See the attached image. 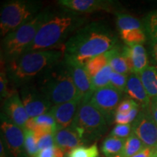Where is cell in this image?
<instances>
[{"mask_svg": "<svg viewBox=\"0 0 157 157\" xmlns=\"http://www.w3.org/2000/svg\"><path fill=\"white\" fill-rule=\"evenodd\" d=\"M132 133V124H117L110 132V135L121 139H127Z\"/></svg>", "mask_w": 157, "mask_h": 157, "instance_id": "35", "label": "cell"}, {"mask_svg": "<svg viewBox=\"0 0 157 157\" xmlns=\"http://www.w3.org/2000/svg\"><path fill=\"white\" fill-rule=\"evenodd\" d=\"M36 127H42V128L50 129L54 133L58 131L56 120L49 111L36 117L30 118L25 124V128L30 129L33 132Z\"/></svg>", "mask_w": 157, "mask_h": 157, "instance_id": "21", "label": "cell"}, {"mask_svg": "<svg viewBox=\"0 0 157 157\" xmlns=\"http://www.w3.org/2000/svg\"><path fill=\"white\" fill-rule=\"evenodd\" d=\"M54 137L56 146L62 149L65 153H68L85 143L79 133L72 127L57 131Z\"/></svg>", "mask_w": 157, "mask_h": 157, "instance_id": "18", "label": "cell"}, {"mask_svg": "<svg viewBox=\"0 0 157 157\" xmlns=\"http://www.w3.org/2000/svg\"><path fill=\"white\" fill-rule=\"evenodd\" d=\"M125 93L139 104L140 109L150 108L151 98L143 87L138 74L132 73L128 76Z\"/></svg>", "mask_w": 157, "mask_h": 157, "instance_id": "17", "label": "cell"}, {"mask_svg": "<svg viewBox=\"0 0 157 157\" xmlns=\"http://www.w3.org/2000/svg\"><path fill=\"white\" fill-rule=\"evenodd\" d=\"M65 152L58 146H53L40 151L36 157H64Z\"/></svg>", "mask_w": 157, "mask_h": 157, "instance_id": "37", "label": "cell"}, {"mask_svg": "<svg viewBox=\"0 0 157 157\" xmlns=\"http://www.w3.org/2000/svg\"><path fill=\"white\" fill-rule=\"evenodd\" d=\"M135 107H140L139 104L133 101L132 99H127L121 101L119 106L117 107V113H121V114H127L130 112Z\"/></svg>", "mask_w": 157, "mask_h": 157, "instance_id": "36", "label": "cell"}, {"mask_svg": "<svg viewBox=\"0 0 157 157\" xmlns=\"http://www.w3.org/2000/svg\"><path fill=\"white\" fill-rule=\"evenodd\" d=\"M149 98L157 96V67L148 66L138 74Z\"/></svg>", "mask_w": 157, "mask_h": 157, "instance_id": "20", "label": "cell"}, {"mask_svg": "<svg viewBox=\"0 0 157 157\" xmlns=\"http://www.w3.org/2000/svg\"><path fill=\"white\" fill-rule=\"evenodd\" d=\"M37 87L52 105L82 98L63 60L45 71Z\"/></svg>", "mask_w": 157, "mask_h": 157, "instance_id": "4", "label": "cell"}, {"mask_svg": "<svg viewBox=\"0 0 157 157\" xmlns=\"http://www.w3.org/2000/svg\"><path fill=\"white\" fill-rule=\"evenodd\" d=\"M112 71H113L109 64L91 78L92 87L94 92L110 86V76Z\"/></svg>", "mask_w": 157, "mask_h": 157, "instance_id": "27", "label": "cell"}, {"mask_svg": "<svg viewBox=\"0 0 157 157\" xmlns=\"http://www.w3.org/2000/svg\"><path fill=\"white\" fill-rule=\"evenodd\" d=\"M0 156L1 157H7L5 154V148H4V146H3V143H2V141L1 140V143H0Z\"/></svg>", "mask_w": 157, "mask_h": 157, "instance_id": "41", "label": "cell"}, {"mask_svg": "<svg viewBox=\"0 0 157 157\" xmlns=\"http://www.w3.org/2000/svg\"><path fill=\"white\" fill-rule=\"evenodd\" d=\"M132 132L144 143L146 147L156 148L157 124L150 108L140 109L132 124Z\"/></svg>", "mask_w": 157, "mask_h": 157, "instance_id": "9", "label": "cell"}, {"mask_svg": "<svg viewBox=\"0 0 157 157\" xmlns=\"http://www.w3.org/2000/svg\"><path fill=\"white\" fill-rule=\"evenodd\" d=\"M41 3L15 0L4 4L0 14V34L5 37L39 14Z\"/></svg>", "mask_w": 157, "mask_h": 157, "instance_id": "6", "label": "cell"}, {"mask_svg": "<svg viewBox=\"0 0 157 157\" xmlns=\"http://www.w3.org/2000/svg\"><path fill=\"white\" fill-rule=\"evenodd\" d=\"M110 60V50L105 53L90 59L84 64V67L89 74L90 78L93 77L96 74L103 68L105 66L109 65Z\"/></svg>", "mask_w": 157, "mask_h": 157, "instance_id": "23", "label": "cell"}, {"mask_svg": "<svg viewBox=\"0 0 157 157\" xmlns=\"http://www.w3.org/2000/svg\"><path fill=\"white\" fill-rule=\"evenodd\" d=\"M121 98L122 92L109 86L94 92L90 101L110 124L114 121L117 107L121 103Z\"/></svg>", "mask_w": 157, "mask_h": 157, "instance_id": "8", "label": "cell"}, {"mask_svg": "<svg viewBox=\"0 0 157 157\" xmlns=\"http://www.w3.org/2000/svg\"><path fill=\"white\" fill-rule=\"evenodd\" d=\"M150 53L153 63L156 64L157 66V40L151 41V42Z\"/></svg>", "mask_w": 157, "mask_h": 157, "instance_id": "39", "label": "cell"}, {"mask_svg": "<svg viewBox=\"0 0 157 157\" xmlns=\"http://www.w3.org/2000/svg\"><path fill=\"white\" fill-rule=\"evenodd\" d=\"M156 149H157V147H156Z\"/></svg>", "mask_w": 157, "mask_h": 157, "instance_id": "42", "label": "cell"}, {"mask_svg": "<svg viewBox=\"0 0 157 157\" xmlns=\"http://www.w3.org/2000/svg\"><path fill=\"white\" fill-rule=\"evenodd\" d=\"M20 95L29 118L36 117L48 112L52 106L37 86H23Z\"/></svg>", "mask_w": 157, "mask_h": 157, "instance_id": "10", "label": "cell"}, {"mask_svg": "<svg viewBox=\"0 0 157 157\" xmlns=\"http://www.w3.org/2000/svg\"><path fill=\"white\" fill-rule=\"evenodd\" d=\"M82 101V98H78L67 103L52 105L49 112L56 120L58 131L71 125Z\"/></svg>", "mask_w": 157, "mask_h": 157, "instance_id": "15", "label": "cell"}, {"mask_svg": "<svg viewBox=\"0 0 157 157\" xmlns=\"http://www.w3.org/2000/svg\"><path fill=\"white\" fill-rule=\"evenodd\" d=\"M14 92V90H10L9 89V80L7 76V74H6L5 68L2 65L1 74H0V95H1V99L2 100L3 98V100L5 101Z\"/></svg>", "mask_w": 157, "mask_h": 157, "instance_id": "33", "label": "cell"}, {"mask_svg": "<svg viewBox=\"0 0 157 157\" xmlns=\"http://www.w3.org/2000/svg\"><path fill=\"white\" fill-rule=\"evenodd\" d=\"M3 111L12 122L22 129L25 128L26 122L30 118L17 91H15L4 101Z\"/></svg>", "mask_w": 157, "mask_h": 157, "instance_id": "14", "label": "cell"}, {"mask_svg": "<svg viewBox=\"0 0 157 157\" xmlns=\"http://www.w3.org/2000/svg\"><path fill=\"white\" fill-rule=\"evenodd\" d=\"M54 135L55 134H52V133L35 135L37 146H38L39 151L42 150H44V149L51 148V147L56 146Z\"/></svg>", "mask_w": 157, "mask_h": 157, "instance_id": "32", "label": "cell"}, {"mask_svg": "<svg viewBox=\"0 0 157 157\" xmlns=\"http://www.w3.org/2000/svg\"><path fill=\"white\" fill-rule=\"evenodd\" d=\"M90 100H82L70 126L79 133L85 143L103 135L109 124L104 116L90 103Z\"/></svg>", "mask_w": 157, "mask_h": 157, "instance_id": "7", "label": "cell"}, {"mask_svg": "<svg viewBox=\"0 0 157 157\" xmlns=\"http://www.w3.org/2000/svg\"><path fill=\"white\" fill-rule=\"evenodd\" d=\"M118 38L113 31L101 23L82 27L65 44V55L84 65L90 59L105 53L117 46Z\"/></svg>", "mask_w": 157, "mask_h": 157, "instance_id": "1", "label": "cell"}, {"mask_svg": "<svg viewBox=\"0 0 157 157\" xmlns=\"http://www.w3.org/2000/svg\"><path fill=\"white\" fill-rule=\"evenodd\" d=\"M140 109V107H135L127 114L116 113L114 121L117 124H129L132 123L136 119Z\"/></svg>", "mask_w": 157, "mask_h": 157, "instance_id": "34", "label": "cell"}, {"mask_svg": "<svg viewBox=\"0 0 157 157\" xmlns=\"http://www.w3.org/2000/svg\"><path fill=\"white\" fill-rule=\"evenodd\" d=\"M85 19L78 15L66 14L52 15L39 29L34 41L25 49L23 54L45 50L58 47L68 34L82 25Z\"/></svg>", "mask_w": 157, "mask_h": 157, "instance_id": "3", "label": "cell"}, {"mask_svg": "<svg viewBox=\"0 0 157 157\" xmlns=\"http://www.w3.org/2000/svg\"><path fill=\"white\" fill-rule=\"evenodd\" d=\"M122 54L127 59L132 73L139 74L148 67V56L142 44L122 48Z\"/></svg>", "mask_w": 157, "mask_h": 157, "instance_id": "16", "label": "cell"}, {"mask_svg": "<svg viewBox=\"0 0 157 157\" xmlns=\"http://www.w3.org/2000/svg\"><path fill=\"white\" fill-rule=\"evenodd\" d=\"M144 148H146L144 143L132 132L126 139L121 157H132Z\"/></svg>", "mask_w": 157, "mask_h": 157, "instance_id": "25", "label": "cell"}, {"mask_svg": "<svg viewBox=\"0 0 157 157\" xmlns=\"http://www.w3.org/2000/svg\"><path fill=\"white\" fill-rule=\"evenodd\" d=\"M143 27L151 41L157 40V10L147 15Z\"/></svg>", "mask_w": 157, "mask_h": 157, "instance_id": "29", "label": "cell"}, {"mask_svg": "<svg viewBox=\"0 0 157 157\" xmlns=\"http://www.w3.org/2000/svg\"><path fill=\"white\" fill-rule=\"evenodd\" d=\"M121 39L128 47L137 44H142L146 42L147 35L144 29H132L119 32Z\"/></svg>", "mask_w": 157, "mask_h": 157, "instance_id": "24", "label": "cell"}, {"mask_svg": "<svg viewBox=\"0 0 157 157\" xmlns=\"http://www.w3.org/2000/svg\"><path fill=\"white\" fill-rule=\"evenodd\" d=\"M109 64L113 71L117 72L118 74L127 76L132 74L128 62L122 54V48H121L118 44L110 50Z\"/></svg>", "mask_w": 157, "mask_h": 157, "instance_id": "19", "label": "cell"}, {"mask_svg": "<svg viewBox=\"0 0 157 157\" xmlns=\"http://www.w3.org/2000/svg\"><path fill=\"white\" fill-rule=\"evenodd\" d=\"M53 15L48 10L39 13L34 18L4 37L2 51L8 61L23 54L25 49L34 41L42 25Z\"/></svg>", "mask_w": 157, "mask_h": 157, "instance_id": "5", "label": "cell"}, {"mask_svg": "<svg viewBox=\"0 0 157 157\" xmlns=\"http://www.w3.org/2000/svg\"><path fill=\"white\" fill-rule=\"evenodd\" d=\"M1 130L4 140L9 151L15 157H20L25 151L24 132L23 129L15 124L6 117L1 114Z\"/></svg>", "mask_w": 157, "mask_h": 157, "instance_id": "12", "label": "cell"}, {"mask_svg": "<svg viewBox=\"0 0 157 157\" xmlns=\"http://www.w3.org/2000/svg\"><path fill=\"white\" fill-rule=\"evenodd\" d=\"M127 78H128V76L112 71V73L111 74V76H110V86L122 92V93H125Z\"/></svg>", "mask_w": 157, "mask_h": 157, "instance_id": "31", "label": "cell"}, {"mask_svg": "<svg viewBox=\"0 0 157 157\" xmlns=\"http://www.w3.org/2000/svg\"><path fill=\"white\" fill-rule=\"evenodd\" d=\"M132 157H157V149L146 147Z\"/></svg>", "mask_w": 157, "mask_h": 157, "instance_id": "38", "label": "cell"}, {"mask_svg": "<svg viewBox=\"0 0 157 157\" xmlns=\"http://www.w3.org/2000/svg\"><path fill=\"white\" fill-rule=\"evenodd\" d=\"M151 112L157 124V96L151 99Z\"/></svg>", "mask_w": 157, "mask_h": 157, "instance_id": "40", "label": "cell"}, {"mask_svg": "<svg viewBox=\"0 0 157 157\" xmlns=\"http://www.w3.org/2000/svg\"><path fill=\"white\" fill-rule=\"evenodd\" d=\"M65 44L45 50L22 54L9 61L8 72L17 83L27 82L63 60Z\"/></svg>", "mask_w": 157, "mask_h": 157, "instance_id": "2", "label": "cell"}, {"mask_svg": "<svg viewBox=\"0 0 157 157\" xmlns=\"http://www.w3.org/2000/svg\"><path fill=\"white\" fill-rule=\"evenodd\" d=\"M126 139H121L109 135L103 140L101 151L105 157H121Z\"/></svg>", "mask_w": 157, "mask_h": 157, "instance_id": "22", "label": "cell"}, {"mask_svg": "<svg viewBox=\"0 0 157 157\" xmlns=\"http://www.w3.org/2000/svg\"><path fill=\"white\" fill-rule=\"evenodd\" d=\"M117 25L119 32L132 29H144L138 19L127 14L119 13L117 15Z\"/></svg>", "mask_w": 157, "mask_h": 157, "instance_id": "26", "label": "cell"}, {"mask_svg": "<svg viewBox=\"0 0 157 157\" xmlns=\"http://www.w3.org/2000/svg\"><path fill=\"white\" fill-rule=\"evenodd\" d=\"M24 132V146L25 151L29 157H36L39 151L37 146L36 140L35 137L34 132L30 129H23Z\"/></svg>", "mask_w": 157, "mask_h": 157, "instance_id": "28", "label": "cell"}, {"mask_svg": "<svg viewBox=\"0 0 157 157\" xmlns=\"http://www.w3.org/2000/svg\"><path fill=\"white\" fill-rule=\"evenodd\" d=\"M66 157H99V151L96 144L90 146H79L67 153Z\"/></svg>", "mask_w": 157, "mask_h": 157, "instance_id": "30", "label": "cell"}, {"mask_svg": "<svg viewBox=\"0 0 157 157\" xmlns=\"http://www.w3.org/2000/svg\"><path fill=\"white\" fill-rule=\"evenodd\" d=\"M63 61L82 100L90 99L94 91L92 87L91 78L86 71L84 65L67 55H65Z\"/></svg>", "mask_w": 157, "mask_h": 157, "instance_id": "11", "label": "cell"}, {"mask_svg": "<svg viewBox=\"0 0 157 157\" xmlns=\"http://www.w3.org/2000/svg\"><path fill=\"white\" fill-rule=\"evenodd\" d=\"M58 4L66 12L73 13H89L99 10L109 11L114 5L113 1L103 0H60Z\"/></svg>", "mask_w": 157, "mask_h": 157, "instance_id": "13", "label": "cell"}]
</instances>
